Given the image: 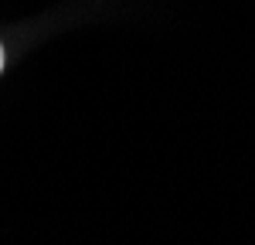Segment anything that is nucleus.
Segmentation results:
<instances>
[{
	"label": "nucleus",
	"mask_w": 255,
	"mask_h": 245,
	"mask_svg": "<svg viewBox=\"0 0 255 245\" xmlns=\"http://www.w3.org/2000/svg\"><path fill=\"white\" fill-rule=\"evenodd\" d=\"M0 72H3V41H0Z\"/></svg>",
	"instance_id": "obj_1"
}]
</instances>
